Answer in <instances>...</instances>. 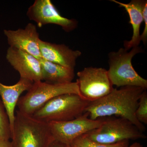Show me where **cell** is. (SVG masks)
<instances>
[{
    "mask_svg": "<svg viewBox=\"0 0 147 147\" xmlns=\"http://www.w3.org/2000/svg\"><path fill=\"white\" fill-rule=\"evenodd\" d=\"M146 90L141 87L124 86L114 88L109 94L90 102L84 113L92 120L116 116L128 120L144 132L146 127L137 120L135 112L139 98Z\"/></svg>",
    "mask_w": 147,
    "mask_h": 147,
    "instance_id": "cell-1",
    "label": "cell"
},
{
    "mask_svg": "<svg viewBox=\"0 0 147 147\" xmlns=\"http://www.w3.org/2000/svg\"><path fill=\"white\" fill-rule=\"evenodd\" d=\"M12 147H47L53 140L49 123L16 111Z\"/></svg>",
    "mask_w": 147,
    "mask_h": 147,
    "instance_id": "cell-2",
    "label": "cell"
},
{
    "mask_svg": "<svg viewBox=\"0 0 147 147\" xmlns=\"http://www.w3.org/2000/svg\"><path fill=\"white\" fill-rule=\"evenodd\" d=\"M143 51L141 46L131 48L128 52L121 48L108 54V75L113 86L117 87L136 86L147 88V80L139 75L132 66L134 56Z\"/></svg>",
    "mask_w": 147,
    "mask_h": 147,
    "instance_id": "cell-3",
    "label": "cell"
},
{
    "mask_svg": "<svg viewBox=\"0 0 147 147\" xmlns=\"http://www.w3.org/2000/svg\"><path fill=\"white\" fill-rule=\"evenodd\" d=\"M90 102L75 94H62L49 100L32 116L48 123L71 120L82 116Z\"/></svg>",
    "mask_w": 147,
    "mask_h": 147,
    "instance_id": "cell-4",
    "label": "cell"
},
{
    "mask_svg": "<svg viewBox=\"0 0 147 147\" xmlns=\"http://www.w3.org/2000/svg\"><path fill=\"white\" fill-rule=\"evenodd\" d=\"M66 94L80 96L76 82L62 84H49L42 81L34 82L26 94L19 98L17 104L18 110L26 115L32 116L49 100Z\"/></svg>",
    "mask_w": 147,
    "mask_h": 147,
    "instance_id": "cell-5",
    "label": "cell"
},
{
    "mask_svg": "<svg viewBox=\"0 0 147 147\" xmlns=\"http://www.w3.org/2000/svg\"><path fill=\"white\" fill-rule=\"evenodd\" d=\"M85 135L92 141L108 145L146 138L144 132L128 120L111 117H105L99 127Z\"/></svg>",
    "mask_w": 147,
    "mask_h": 147,
    "instance_id": "cell-6",
    "label": "cell"
},
{
    "mask_svg": "<svg viewBox=\"0 0 147 147\" xmlns=\"http://www.w3.org/2000/svg\"><path fill=\"white\" fill-rule=\"evenodd\" d=\"M77 75L76 82L80 96L89 102L104 97L114 89L108 70L102 67H86L78 71Z\"/></svg>",
    "mask_w": 147,
    "mask_h": 147,
    "instance_id": "cell-7",
    "label": "cell"
},
{
    "mask_svg": "<svg viewBox=\"0 0 147 147\" xmlns=\"http://www.w3.org/2000/svg\"><path fill=\"white\" fill-rule=\"evenodd\" d=\"M105 119L92 120L89 117L88 113H84L71 120L52 122L49 123V125L53 139L69 146L77 137L99 127Z\"/></svg>",
    "mask_w": 147,
    "mask_h": 147,
    "instance_id": "cell-8",
    "label": "cell"
},
{
    "mask_svg": "<svg viewBox=\"0 0 147 147\" xmlns=\"http://www.w3.org/2000/svg\"><path fill=\"white\" fill-rule=\"evenodd\" d=\"M27 15L30 20L35 22L39 28L49 24L58 25L66 32L76 28L78 22L62 16L51 0H36L29 7Z\"/></svg>",
    "mask_w": 147,
    "mask_h": 147,
    "instance_id": "cell-9",
    "label": "cell"
},
{
    "mask_svg": "<svg viewBox=\"0 0 147 147\" xmlns=\"http://www.w3.org/2000/svg\"><path fill=\"white\" fill-rule=\"evenodd\" d=\"M4 34L10 47L28 53L38 59H42L39 47L40 39L35 25L29 23L24 29L5 30Z\"/></svg>",
    "mask_w": 147,
    "mask_h": 147,
    "instance_id": "cell-10",
    "label": "cell"
},
{
    "mask_svg": "<svg viewBox=\"0 0 147 147\" xmlns=\"http://www.w3.org/2000/svg\"><path fill=\"white\" fill-rule=\"evenodd\" d=\"M6 58L20 75V78L33 82L42 81L40 60L21 50L9 47Z\"/></svg>",
    "mask_w": 147,
    "mask_h": 147,
    "instance_id": "cell-11",
    "label": "cell"
},
{
    "mask_svg": "<svg viewBox=\"0 0 147 147\" xmlns=\"http://www.w3.org/2000/svg\"><path fill=\"white\" fill-rule=\"evenodd\" d=\"M39 47L42 59L67 68L74 69L81 51L73 50L62 44H55L40 39Z\"/></svg>",
    "mask_w": 147,
    "mask_h": 147,
    "instance_id": "cell-12",
    "label": "cell"
},
{
    "mask_svg": "<svg viewBox=\"0 0 147 147\" xmlns=\"http://www.w3.org/2000/svg\"><path fill=\"white\" fill-rule=\"evenodd\" d=\"M34 82L28 79L20 78L16 84L6 86L0 82V96L5 108L10 124L11 137L15 121V108L21 94L31 88Z\"/></svg>",
    "mask_w": 147,
    "mask_h": 147,
    "instance_id": "cell-13",
    "label": "cell"
},
{
    "mask_svg": "<svg viewBox=\"0 0 147 147\" xmlns=\"http://www.w3.org/2000/svg\"><path fill=\"white\" fill-rule=\"evenodd\" d=\"M111 1L119 5V6L124 8L128 13L129 18V24L133 30L131 39L124 42V48L127 50L133 47L139 46L141 42L140 27L143 22V11L144 7L147 3L146 0H132L128 3H124L116 0Z\"/></svg>",
    "mask_w": 147,
    "mask_h": 147,
    "instance_id": "cell-14",
    "label": "cell"
},
{
    "mask_svg": "<svg viewBox=\"0 0 147 147\" xmlns=\"http://www.w3.org/2000/svg\"><path fill=\"white\" fill-rule=\"evenodd\" d=\"M42 81L49 84H62L72 82L75 76L74 69L67 68L41 59L40 60Z\"/></svg>",
    "mask_w": 147,
    "mask_h": 147,
    "instance_id": "cell-15",
    "label": "cell"
},
{
    "mask_svg": "<svg viewBox=\"0 0 147 147\" xmlns=\"http://www.w3.org/2000/svg\"><path fill=\"white\" fill-rule=\"evenodd\" d=\"M129 141H125L113 144H104L92 141L85 134L77 137L69 146V147H127Z\"/></svg>",
    "mask_w": 147,
    "mask_h": 147,
    "instance_id": "cell-16",
    "label": "cell"
},
{
    "mask_svg": "<svg viewBox=\"0 0 147 147\" xmlns=\"http://www.w3.org/2000/svg\"><path fill=\"white\" fill-rule=\"evenodd\" d=\"M11 131L8 117L0 100V140H9Z\"/></svg>",
    "mask_w": 147,
    "mask_h": 147,
    "instance_id": "cell-17",
    "label": "cell"
},
{
    "mask_svg": "<svg viewBox=\"0 0 147 147\" xmlns=\"http://www.w3.org/2000/svg\"><path fill=\"white\" fill-rule=\"evenodd\" d=\"M136 117L141 123L147 124V93L145 90L142 93L135 112Z\"/></svg>",
    "mask_w": 147,
    "mask_h": 147,
    "instance_id": "cell-18",
    "label": "cell"
},
{
    "mask_svg": "<svg viewBox=\"0 0 147 147\" xmlns=\"http://www.w3.org/2000/svg\"><path fill=\"white\" fill-rule=\"evenodd\" d=\"M143 21L144 23V31L141 35V41H143L144 45L147 42V3L144 7L143 11Z\"/></svg>",
    "mask_w": 147,
    "mask_h": 147,
    "instance_id": "cell-19",
    "label": "cell"
},
{
    "mask_svg": "<svg viewBox=\"0 0 147 147\" xmlns=\"http://www.w3.org/2000/svg\"><path fill=\"white\" fill-rule=\"evenodd\" d=\"M47 147H69V146L58 142L56 140H53Z\"/></svg>",
    "mask_w": 147,
    "mask_h": 147,
    "instance_id": "cell-20",
    "label": "cell"
},
{
    "mask_svg": "<svg viewBox=\"0 0 147 147\" xmlns=\"http://www.w3.org/2000/svg\"><path fill=\"white\" fill-rule=\"evenodd\" d=\"M0 147H12L9 140H0Z\"/></svg>",
    "mask_w": 147,
    "mask_h": 147,
    "instance_id": "cell-21",
    "label": "cell"
},
{
    "mask_svg": "<svg viewBox=\"0 0 147 147\" xmlns=\"http://www.w3.org/2000/svg\"><path fill=\"white\" fill-rule=\"evenodd\" d=\"M127 147H143V145L139 142H135Z\"/></svg>",
    "mask_w": 147,
    "mask_h": 147,
    "instance_id": "cell-22",
    "label": "cell"
}]
</instances>
